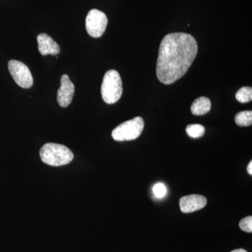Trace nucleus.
<instances>
[{
  "instance_id": "nucleus-1",
  "label": "nucleus",
  "mask_w": 252,
  "mask_h": 252,
  "mask_svg": "<svg viewBox=\"0 0 252 252\" xmlns=\"http://www.w3.org/2000/svg\"><path fill=\"white\" fill-rule=\"evenodd\" d=\"M195 38L185 32L167 34L160 44L157 75L164 84H173L189 70L198 53Z\"/></svg>"
},
{
  "instance_id": "nucleus-2",
  "label": "nucleus",
  "mask_w": 252,
  "mask_h": 252,
  "mask_svg": "<svg viewBox=\"0 0 252 252\" xmlns=\"http://www.w3.org/2000/svg\"><path fill=\"white\" fill-rule=\"evenodd\" d=\"M39 154L44 163L55 167L67 165L74 158V154L70 149L64 145L56 143L44 144Z\"/></svg>"
},
{
  "instance_id": "nucleus-3",
  "label": "nucleus",
  "mask_w": 252,
  "mask_h": 252,
  "mask_svg": "<svg viewBox=\"0 0 252 252\" xmlns=\"http://www.w3.org/2000/svg\"><path fill=\"white\" fill-rule=\"evenodd\" d=\"M101 94L106 103H116L122 97L123 94L122 81L120 74L114 69L107 71L104 74Z\"/></svg>"
},
{
  "instance_id": "nucleus-4",
  "label": "nucleus",
  "mask_w": 252,
  "mask_h": 252,
  "mask_svg": "<svg viewBox=\"0 0 252 252\" xmlns=\"http://www.w3.org/2000/svg\"><path fill=\"white\" fill-rule=\"evenodd\" d=\"M144 122L142 118L137 117L117 126L112 131L113 139L119 142L134 140L140 137L144 130Z\"/></svg>"
},
{
  "instance_id": "nucleus-5",
  "label": "nucleus",
  "mask_w": 252,
  "mask_h": 252,
  "mask_svg": "<svg viewBox=\"0 0 252 252\" xmlns=\"http://www.w3.org/2000/svg\"><path fill=\"white\" fill-rule=\"evenodd\" d=\"M107 16L98 9H91L86 18V28L89 35L94 38L100 37L107 28Z\"/></svg>"
},
{
  "instance_id": "nucleus-6",
  "label": "nucleus",
  "mask_w": 252,
  "mask_h": 252,
  "mask_svg": "<svg viewBox=\"0 0 252 252\" xmlns=\"http://www.w3.org/2000/svg\"><path fill=\"white\" fill-rule=\"evenodd\" d=\"M8 68L13 79L18 86L23 89H29L33 85V77L31 70L26 64L21 61L11 60Z\"/></svg>"
},
{
  "instance_id": "nucleus-7",
  "label": "nucleus",
  "mask_w": 252,
  "mask_h": 252,
  "mask_svg": "<svg viewBox=\"0 0 252 252\" xmlns=\"http://www.w3.org/2000/svg\"><path fill=\"white\" fill-rule=\"evenodd\" d=\"M75 92V87L67 74H63L61 79V87L57 93V100L59 105L67 107L72 102Z\"/></svg>"
},
{
  "instance_id": "nucleus-8",
  "label": "nucleus",
  "mask_w": 252,
  "mask_h": 252,
  "mask_svg": "<svg viewBox=\"0 0 252 252\" xmlns=\"http://www.w3.org/2000/svg\"><path fill=\"white\" fill-rule=\"evenodd\" d=\"M207 205V198L201 195H186L180 200L181 211L183 213H190L201 210Z\"/></svg>"
},
{
  "instance_id": "nucleus-9",
  "label": "nucleus",
  "mask_w": 252,
  "mask_h": 252,
  "mask_svg": "<svg viewBox=\"0 0 252 252\" xmlns=\"http://www.w3.org/2000/svg\"><path fill=\"white\" fill-rule=\"evenodd\" d=\"M38 49L42 56L53 55L56 56L61 51L57 43L46 33H41L37 36Z\"/></svg>"
},
{
  "instance_id": "nucleus-10",
  "label": "nucleus",
  "mask_w": 252,
  "mask_h": 252,
  "mask_svg": "<svg viewBox=\"0 0 252 252\" xmlns=\"http://www.w3.org/2000/svg\"><path fill=\"white\" fill-rule=\"evenodd\" d=\"M211 101L206 97H200L195 99L192 104L190 110L195 116H202L210 112L211 109Z\"/></svg>"
},
{
  "instance_id": "nucleus-11",
  "label": "nucleus",
  "mask_w": 252,
  "mask_h": 252,
  "mask_svg": "<svg viewBox=\"0 0 252 252\" xmlns=\"http://www.w3.org/2000/svg\"><path fill=\"white\" fill-rule=\"evenodd\" d=\"M235 122L237 125L242 127H247L252 124V111H243L239 112L235 117Z\"/></svg>"
},
{
  "instance_id": "nucleus-12",
  "label": "nucleus",
  "mask_w": 252,
  "mask_h": 252,
  "mask_svg": "<svg viewBox=\"0 0 252 252\" xmlns=\"http://www.w3.org/2000/svg\"><path fill=\"white\" fill-rule=\"evenodd\" d=\"M187 133L192 138H199L203 136L205 132V127L200 124H190L186 128Z\"/></svg>"
},
{
  "instance_id": "nucleus-13",
  "label": "nucleus",
  "mask_w": 252,
  "mask_h": 252,
  "mask_svg": "<svg viewBox=\"0 0 252 252\" xmlns=\"http://www.w3.org/2000/svg\"><path fill=\"white\" fill-rule=\"evenodd\" d=\"M237 100L241 103H246L252 99V89L251 87L246 86L243 87L237 92L235 94Z\"/></svg>"
},
{
  "instance_id": "nucleus-14",
  "label": "nucleus",
  "mask_w": 252,
  "mask_h": 252,
  "mask_svg": "<svg viewBox=\"0 0 252 252\" xmlns=\"http://www.w3.org/2000/svg\"><path fill=\"white\" fill-rule=\"evenodd\" d=\"M153 193L157 198H162L166 195L167 188L162 183H157L154 186Z\"/></svg>"
},
{
  "instance_id": "nucleus-15",
  "label": "nucleus",
  "mask_w": 252,
  "mask_h": 252,
  "mask_svg": "<svg viewBox=\"0 0 252 252\" xmlns=\"http://www.w3.org/2000/svg\"><path fill=\"white\" fill-rule=\"evenodd\" d=\"M240 228L247 233L252 232V217H245L240 221Z\"/></svg>"
},
{
  "instance_id": "nucleus-16",
  "label": "nucleus",
  "mask_w": 252,
  "mask_h": 252,
  "mask_svg": "<svg viewBox=\"0 0 252 252\" xmlns=\"http://www.w3.org/2000/svg\"><path fill=\"white\" fill-rule=\"evenodd\" d=\"M248 172L250 175H252V161H250L248 166Z\"/></svg>"
},
{
  "instance_id": "nucleus-17",
  "label": "nucleus",
  "mask_w": 252,
  "mask_h": 252,
  "mask_svg": "<svg viewBox=\"0 0 252 252\" xmlns=\"http://www.w3.org/2000/svg\"><path fill=\"white\" fill-rule=\"evenodd\" d=\"M230 252H248L246 250H244V249H238V250H233V251Z\"/></svg>"
}]
</instances>
